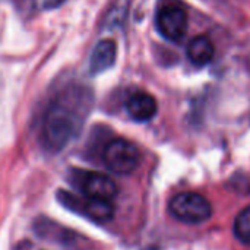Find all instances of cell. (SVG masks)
I'll list each match as a JSON object with an SVG mask.
<instances>
[{
  "instance_id": "9c48e42d",
  "label": "cell",
  "mask_w": 250,
  "mask_h": 250,
  "mask_svg": "<svg viewBox=\"0 0 250 250\" xmlns=\"http://www.w3.org/2000/svg\"><path fill=\"white\" fill-rule=\"evenodd\" d=\"M215 56V47L212 41L205 35L195 37L188 45V57L192 64L198 67H204L212 62Z\"/></svg>"
},
{
  "instance_id": "5b68a950",
  "label": "cell",
  "mask_w": 250,
  "mask_h": 250,
  "mask_svg": "<svg viewBox=\"0 0 250 250\" xmlns=\"http://www.w3.org/2000/svg\"><path fill=\"white\" fill-rule=\"evenodd\" d=\"M189 18L183 7L180 6H164L157 15V29L168 41H180L188 31Z\"/></svg>"
},
{
  "instance_id": "52a82bcc",
  "label": "cell",
  "mask_w": 250,
  "mask_h": 250,
  "mask_svg": "<svg viewBox=\"0 0 250 250\" xmlns=\"http://www.w3.org/2000/svg\"><path fill=\"white\" fill-rule=\"evenodd\" d=\"M117 47L113 40H101L95 44L89 57L91 75H100L116 63Z\"/></svg>"
},
{
  "instance_id": "277c9868",
  "label": "cell",
  "mask_w": 250,
  "mask_h": 250,
  "mask_svg": "<svg viewBox=\"0 0 250 250\" xmlns=\"http://www.w3.org/2000/svg\"><path fill=\"white\" fill-rule=\"evenodd\" d=\"M57 199L70 211L86 217L95 223H107L114 215V207L110 201L94 199L88 196H78L75 193H69L66 190L57 192Z\"/></svg>"
},
{
  "instance_id": "ba28073f",
  "label": "cell",
  "mask_w": 250,
  "mask_h": 250,
  "mask_svg": "<svg viewBox=\"0 0 250 250\" xmlns=\"http://www.w3.org/2000/svg\"><path fill=\"white\" fill-rule=\"evenodd\" d=\"M126 110L129 116L136 120V122H148L151 120L157 111H158V104L157 100L146 94V92H138L133 94L127 103H126Z\"/></svg>"
},
{
  "instance_id": "3957f363",
  "label": "cell",
  "mask_w": 250,
  "mask_h": 250,
  "mask_svg": "<svg viewBox=\"0 0 250 250\" xmlns=\"http://www.w3.org/2000/svg\"><path fill=\"white\" fill-rule=\"evenodd\" d=\"M103 160L107 168L113 173L129 174L138 168L141 163V152L135 144L117 138L105 145L103 151Z\"/></svg>"
},
{
  "instance_id": "30bf717a",
  "label": "cell",
  "mask_w": 250,
  "mask_h": 250,
  "mask_svg": "<svg viewBox=\"0 0 250 250\" xmlns=\"http://www.w3.org/2000/svg\"><path fill=\"white\" fill-rule=\"evenodd\" d=\"M234 234L242 243L250 245V205L237 214L234 220Z\"/></svg>"
},
{
  "instance_id": "7a4b0ae2",
  "label": "cell",
  "mask_w": 250,
  "mask_h": 250,
  "mask_svg": "<svg viewBox=\"0 0 250 250\" xmlns=\"http://www.w3.org/2000/svg\"><path fill=\"white\" fill-rule=\"evenodd\" d=\"M170 214L185 224H199L212 215L209 201L195 192H182L174 195L168 202Z\"/></svg>"
},
{
  "instance_id": "8992f818",
  "label": "cell",
  "mask_w": 250,
  "mask_h": 250,
  "mask_svg": "<svg viewBox=\"0 0 250 250\" xmlns=\"http://www.w3.org/2000/svg\"><path fill=\"white\" fill-rule=\"evenodd\" d=\"M76 185L82 195L101 201H113L117 195L116 183L105 174L97 171H78L75 176Z\"/></svg>"
},
{
  "instance_id": "6da1fadb",
  "label": "cell",
  "mask_w": 250,
  "mask_h": 250,
  "mask_svg": "<svg viewBox=\"0 0 250 250\" xmlns=\"http://www.w3.org/2000/svg\"><path fill=\"white\" fill-rule=\"evenodd\" d=\"M92 105V94L85 86H67L48 107L42 123V139L45 146L59 152L64 149L78 135L83 119Z\"/></svg>"
}]
</instances>
